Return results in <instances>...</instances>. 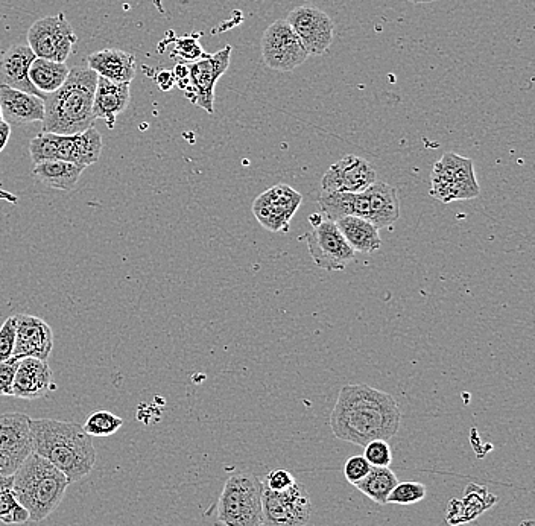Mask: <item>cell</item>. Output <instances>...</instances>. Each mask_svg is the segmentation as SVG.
I'll use <instances>...</instances> for the list:
<instances>
[{"mask_svg":"<svg viewBox=\"0 0 535 526\" xmlns=\"http://www.w3.org/2000/svg\"><path fill=\"white\" fill-rule=\"evenodd\" d=\"M431 195L444 204L478 197L479 184L472 160L453 153L444 154L432 171Z\"/></svg>","mask_w":535,"mask_h":526,"instance_id":"cell-7","label":"cell"},{"mask_svg":"<svg viewBox=\"0 0 535 526\" xmlns=\"http://www.w3.org/2000/svg\"><path fill=\"white\" fill-rule=\"evenodd\" d=\"M16 347V315L7 318L0 327V361L13 358Z\"/></svg>","mask_w":535,"mask_h":526,"instance_id":"cell-34","label":"cell"},{"mask_svg":"<svg viewBox=\"0 0 535 526\" xmlns=\"http://www.w3.org/2000/svg\"><path fill=\"white\" fill-rule=\"evenodd\" d=\"M156 83L159 84L163 92H169V90L174 89L175 77L172 70H160V72H157Z\"/></svg>","mask_w":535,"mask_h":526,"instance_id":"cell-38","label":"cell"},{"mask_svg":"<svg viewBox=\"0 0 535 526\" xmlns=\"http://www.w3.org/2000/svg\"><path fill=\"white\" fill-rule=\"evenodd\" d=\"M335 224L346 239L347 244L359 253H374L382 247L379 229L367 219L358 218V216H344V218L335 221Z\"/></svg>","mask_w":535,"mask_h":526,"instance_id":"cell-24","label":"cell"},{"mask_svg":"<svg viewBox=\"0 0 535 526\" xmlns=\"http://www.w3.org/2000/svg\"><path fill=\"white\" fill-rule=\"evenodd\" d=\"M377 174L370 162L361 157L346 156L333 163L321 180L324 192H362L376 183Z\"/></svg>","mask_w":535,"mask_h":526,"instance_id":"cell-16","label":"cell"},{"mask_svg":"<svg viewBox=\"0 0 535 526\" xmlns=\"http://www.w3.org/2000/svg\"><path fill=\"white\" fill-rule=\"evenodd\" d=\"M31 434L32 452L61 470L70 484L81 481L95 469L92 437L78 423L31 419Z\"/></svg>","mask_w":535,"mask_h":526,"instance_id":"cell-2","label":"cell"},{"mask_svg":"<svg viewBox=\"0 0 535 526\" xmlns=\"http://www.w3.org/2000/svg\"><path fill=\"white\" fill-rule=\"evenodd\" d=\"M69 485L61 470L34 452L13 475L14 498L35 523L48 519L60 507Z\"/></svg>","mask_w":535,"mask_h":526,"instance_id":"cell-4","label":"cell"},{"mask_svg":"<svg viewBox=\"0 0 535 526\" xmlns=\"http://www.w3.org/2000/svg\"><path fill=\"white\" fill-rule=\"evenodd\" d=\"M87 67L98 77L113 83H127L136 78V58L121 49H102L87 57Z\"/></svg>","mask_w":535,"mask_h":526,"instance_id":"cell-22","label":"cell"},{"mask_svg":"<svg viewBox=\"0 0 535 526\" xmlns=\"http://www.w3.org/2000/svg\"><path fill=\"white\" fill-rule=\"evenodd\" d=\"M301 200L303 197L292 187L277 184L254 200L253 213L266 230L286 232Z\"/></svg>","mask_w":535,"mask_h":526,"instance_id":"cell-15","label":"cell"},{"mask_svg":"<svg viewBox=\"0 0 535 526\" xmlns=\"http://www.w3.org/2000/svg\"><path fill=\"white\" fill-rule=\"evenodd\" d=\"M263 484L250 473L230 476L218 499V520L224 526H262Z\"/></svg>","mask_w":535,"mask_h":526,"instance_id":"cell-6","label":"cell"},{"mask_svg":"<svg viewBox=\"0 0 535 526\" xmlns=\"http://www.w3.org/2000/svg\"><path fill=\"white\" fill-rule=\"evenodd\" d=\"M28 520V511L14 498L13 476L0 473V522L5 525H19Z\"/></svg>","mask_w":535,"mask_h":526,"instance_id":"cell-29","label":"cell"},{"mask_svg":"<svg viewBox=\"0 0 535 526\" xmlns=\"http://www.w3.org/2000/svg\"><path fill=\"white\" fill-rule=\"evenodd\" d=\"M232 46H225L215 54H204L194 63H186L189 69V86L184 95L192 104L212 115L215 104V87L222 75L227 72L232 58Z\"/></svg>","mask_w":535,"mask_h":526,"instance_id":"cell-10","label":"cell"},{"mask_svg":"<svg viewBox=\"0 0 535 526\" xmlns=\"http://www.w3.org/2000/svg\"><path fill=\"white\" fill-rule=\"evenodd\" d=\"M54 378L48 361L35 358L20 359L13 384V397L42 399L55 390Z\"/></svg>","mask_w":535,"mask_h":526,"instance_id":"cell-18","label":"cell"},{"mask_svg":"<svg viewBox=\"0 0 535 526\" xmlns=\"http://www.w3.org/2000/svg\"><path fill=\"white\" fill-rule=\"evenodd\" d=\"M286 22L294 29L309 55L329 52L335 37V23L321 8L301 5L288 14Z\"/></svg>","mask_w":535,"mask_h":526,"instance_id":"cell-14","label":"cell"},{"mask_svg":"<svg viewBox=\"0 0 535 526\" xmlns=\"http://www.w3.org/2000/svg\"><path fill=\"white\" fill-rule=\"evenodd\" d=\"M83 172L84 169L78 168L72 163L63 162V160L35 163L34 169H32V175L40 183L63 192L73 191Z\"/></svg>","mask_w":535,"mask_h":526,"instance_id":"cell-25","label":"cell"},{"mask_svg":"<svg viewBox=\"0 0 535 526\" xmlns=\"http://www.w3.org/2000/svg\"><path fill=\"white\" fill-rule=\"evenodd\" d=\"M428 495V488L422 482H399L388 498V504L412 505L423 501Z\"/></svg>","mask_w":535,"mask_h":526,"instance_id":"cell-31","label":"cell"},{"mask_svg":"<svg viewBox=\"0 0 535 526\" xmlns=\"http://www.w3.org/2000/svg\"><path fill=\"white\" fill-rule=\"evenodd\" d=\"M54 350V332L42 318L34 315H16V358H35L48 361Z\"/></svg>","mask_w":535,"mask_h":526,"instance_id":"cell-17","label":"cell"},{"mask_svg":"<svg viewBox=\"0 0 535 526\" xmlns=\"http://www.w3.org/2000/svg\"><path fill=\"white\" fill-rule=\"evenodd\" d=\"M0 122H4V116H2V108H0Z\"/></svg>","mask_w":535,"mask_h":526,"instance_id":"cell-41","label":"cell"},{"mask_svg":"<svg viewBox=\"0 0 535 526\" xmlns=\"http://www.w3.org/2000/svg\"><path fill=\"white\" fill-rule=\"evenodd\" d=\"M122 425H124V420L121 417L101 409L90 414L83 428L90 437H111L122 428Z\"/></svg>","mask_w":535,"mask_h":526,"instance_id":"cell-30","label":"cell"},{"mask_svg":"<svg viewBox=\"0 0 535 526\" xmlns=\"http://www.w3.org/2000/svg\"><path fill=\"white\" fill-rule=\"evenodd\" d=\"M411 4L420 5V4H432V2H437V0H408Z\"/></svg>","mask_w":535,"mask_h":526,"instance_id":"cell-40","label":"cell"},{"mask_svg":"<svg viewBox=\"0 0 535 526\" xmlns=\"http://www.w3.org/2000/svg\"><path fill=\"white\" fill-rule=\"evenodd\" d=\"M31 454V417L22 412L0 414V473L13 476Z\"/></svg>","mask_w":535,"mask_h":526,"instance_id":"cell-12","label":"cell"},{"mask_svg":"<svg viewBox=\"0 0 535 526\" xmlns=\"http://www.w3.org/2000/svg\"><path fill=\"white\" fill-rule=\"evenodd\" d=\"M78 35L67 20L66 14L43 17L28 31V46L35 57L66 63L72 55Z\"/></svg>","mask_w":535,"mask_h":526,"instance_id":"cell-8","label":"cell"},{"mask_svg":"<svg viewBox=\"0 0 535 526\" xmlns=\"http://www.w3.org/2000/svg\"><path fill=\"white\" fill-rule=\"evenodd\" d=\"M263 526H308L312 516V499L308 488L295 482L285 492L263 488Z\"/></svg>","mask_w":535,"mask_h":526,"instance_id":"cell-9","label":"cell"},{"mask_svg":"<svg viewBox=\"0 0 535 526\" xmlns=\"http://www.w3.org/2000/svg\"><path fill=\"white\" fill-rule=\"evenodd\" d=\"M368 194H370V219L368 222H371L379 230L391 227L400 216V200L396 189L376 181L368 187Z\"/></svg>","mask_w":535,"mask_h":526,"instance_id":"cell-23","label":"cell"},{"mask_svg":"<svg viewBox=\"0 0 535 526\" xmlns=\"http://www.w3.org/2000/svg\"><path fill=\"white\" fill-rule=\"evenodd\" d=\"M397 484L399 479L390 467H371L370 473L356 487L377 505H387Z\"/></svg>","mask_w":535,"mask_h":526,"instance_id":"cell-28","label":"cell"},{"mask_svg":"<svg viewBox=\"0 0 535 526\" xmlns=\"http://www.w3.org/2000/svg\"><path fill=\"white\" fill-rule=\"evenodd\" d=\"M11 137V125H8L7 122H0V153L7 148L8 142H10Z\"/></svg>","mask_w":535,"mask_h":526,"instance_id":"cell-39","label":"cell"},{"mask_svg":"<svg viewBox=\"0 0 535 526\" xmlns=\"http://www.w3.org/2000/svg\"><path fill=\"white\" fill-rule=\"evenodd\" d=\"M402 422L399 403L391 394L370 385H346L330 414V428L338 440L365 446L391 440Z\"/></svg>","mask_w":535,"mask_h":526,"instance_id":"cell-1","label":"cell"},{"mask_svg":"<svg viewBox=\"0 0 535 526\" xmlns=\"http://www.w3.org/2000/svg\"><path fill=\"white\" fill-rule=\"evenodd\" d=\"M260 49L263 64L277 72H292L311 57L286 20H276L266 28Z\"/></svg>","mask_w":535,"mask_h":526,"instance_id":"cell-11","label":"cell"},{"mask_svg":"<svg viewBox=\"0 0 535 526\" xmlns=\"http://www.w3.org/2000/svg\"><path fill=\"white\" fill-rule=\"evenodd\" d=\"M20 359L13 356L8 361H0V396L13 397V384Z\"/></svg>","mask_w":535,"mask_h":526,"instance_id":"cell-36","label":"cell"},{"mask_svg":"<svg viewBox=\"0 0 535 526\" xmlns=\"http://www.w3.org/2000/svg\"><path fill=\"white\" fill-rule=\"evenodd\" d=\"M130 101L131 84L113 83L99 77L93 99V116L95 119H102L108 130H113L118 116L127 110Z\"/></svg>","mask_w":535,"mask_h":526,"instance_id":"cell-21","label":"cell"},{"mask_svg":"<svg viewBox=\"0 0 535 526\" xmlns=\"http://www.w3.org/2000/svg\"><path fill=\"white\" fill-rule=\"evenodd\" d=\"M473 490H475V493H470L467 490V496L464 501L453 499V501L449 502L447 522L450 525H460V523L470 522V520L481 516L485 510H490L491 505L498 502V498L488 493L485 488H479L473 485Z\"/></svg>","mask_w":535,"mask_h":526,"instance_id":"cell-26","label":"cell"},{"mask_svg":"<svg viewBox=\"0 0 535 526\" xmlns=\"http://www.w3.org/2000/svg\"><path fill=\"white\" fill-rule=\"evenodd\" d=\"M104 142L95 125L84 133L73 136L40 133L29 142V154L32 162L42 163L48 160H63L81 169L98 163L101 159Z\"/></svg>","mask_w":535,"mask_h":526,"instance_id":"cell-5","label":"cell"},{"mask_svg":"<svg viewBox=\"0 0 535 526\" xmlns=\"http://www.w3.org/2000/svg\"><path fill=\"white\" fill-rule=\"evenodd\" d=\"M371 466L364 455H353L346 461L344 476L352 485H358L370 473Z\"/></svg>","mask_w":535,"mask_h":526,"instance_id":"cell-37","label":"cell"},{"mask_svg":"<svg viewBox=\"0 0 535 526\" xmlns=\"http://www.w3.org/2000/svg\"><path fill=\"white\" fill-rule=\"evenodd\" d=\"M0 108L8 125H28L45 118V101L40 96L0 87Z\"/></svg>","mask_w":535,"mask_h":526,"instance_id":"cell-20","label":"cell"},{"mask_svg":"<svg viewBox=\"0 0 535 526\" xmlns=\"http://www.w3.org/2000/svg\"><path fill=\"white\" fill-rule=\"evenodd\" d=\"M98 73L87 66L70 69L66 83L45 96L43 133L73 136L84 133L95 125L93 99H95Z\"/></svg>","mask_w":535,"mask_h":526,"instance_id":"cell-3","label":"cell"},{"mask_svg":"<svg viewBox=\"0 0 535 526\" xmlns=\"http://www.w3.org/2000/svg\"><path fill=\"white\" fill-rule=\"evenodd\" d=\"M295 482H297V479H295V476L292 475L289 470L274 469L265 476L262 484L263 488L271 490V492H285V490H289Z\"/></svg>","mask_w":535,"mask_h":526,"instance_id":"cell-35","label":"cell"},{"mask_svg":"<svg viewBox=\"0 0 535 526\" xmlns=\"http://www.w3.org/2000/svg\"><path fill=\"white\" fill-rule=\"evenodd\" d=\"M69 72L70 69L66 63L37 57L29 67V80L38 92L46 96L57 92L66 83Z\"/></svg>","mask_w":535,"mask_h":526,"instance_id":"cell-27","label":"cell"},{"mask_svg":"<svg viewBox=\"0 0 535 526\" xmlns=\"http://www.w3.org/2000/svg\"><path fill=\"white\" fill-rule=\"evenodd\" d=\"M35 54L28 45H14L0 57V87L20 90L45 99L29 80V67L35 60Z\"/></svg>","mask_w":535,"mask_h":526,"instance_id":"cell-19","label":"cell"},{"mask_svg":"<svg viewBox=\"0 0 535 526\" xmlns=\"http://www.w3.org/2000/svg\"><path fill=\"white\" fill-rule=\"evenodd\" d=\"M364 458L371 467H390L393 452L387 440H374L364 446Z\"/></svg>","mask_w":535,"mask_h":526,"instance_id":"cell-32","label":"cell"},{"mask_svg":"<svg viewBox=\"0 0 535 526\" xmlns=\"http://www.w3.org/2000/svg\"><path fill=\"white\" fill-rule=\"evenodd\" d=\"M203 55V48L195 37L178 39L174 52H172V58H180L183 63H194V61L200 60Z\"/></svg>","mask_w":535,"mask_h":526,"instance_id":"cell-33","label":"cell"},{"mask_svg":"<svg viewBox=\"0 0 535 526\" xmlns=\"http://www.w3.org/2000/svg\"><path fill=\"white\" fill-rule=\"evenodd\" d=\"M304 238L312 259L323 270L342 271L355 259V250L347 244L335 222L326 216Z\"/></svg>","mask_w":535,"mask_h":526,"instance_id":"cell-13","label":"cell"}]
</instances>
